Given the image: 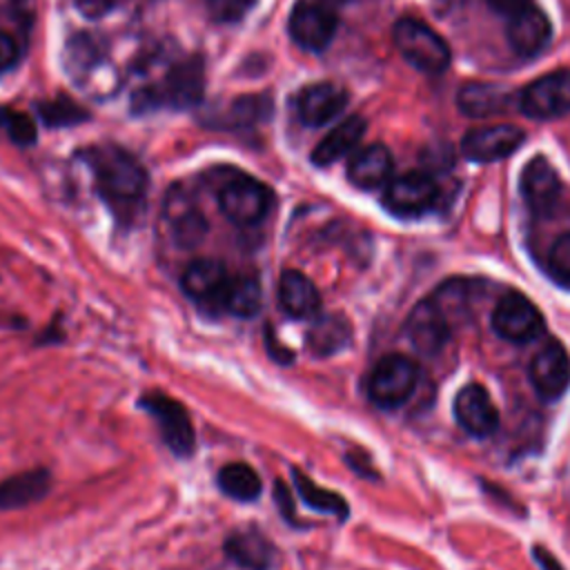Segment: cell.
Segmentation results:
<instances>
[{
  "label": "cell",
  "instance_id": "cell-1",
  "mask_svg": "<svg viewBox=\"0 0 570 570\" xmlns=\"http://www.w3.org/2000/svg\"><path fill=\"white\" fill-rule=\"evenodd\" d=\"M85 160L107 203L118 209H129L142 200L147 191V171L129 151L102 145L85 151Z\"/></svg>",
  "mask_w": 570,
  "mask_h": 570
},
{
  "label": "cell",
  "instance_id": "cell-2",
  "mask_svg": "<svg viewBox=\"0 0 570 570\" xmlns=\"http://www.w3.org/2000/svg\"><path fill=\"white\" fill-rule=\"evenodd\" d=\"M392 40L405 62L423 73H439L450 65V47L445 40L416 18L396 20Z\"/></svg>",
  "mask_w": 570,
  "mask_h": 570
},
{
  "label": "cell",
  "instance_id": "cell-3",
  "mask_svg": "<svg viewBox=\"0 0 570 570\" xmlns=\"http://www.w3.org/2000/svg\"><path fill=\"white\" fill-rule=\"evenodd\" d=\"M419 383V367L405 354H385L374 365L367 381V396L383 410L401 407Z\"/></svg>",
  "mask_w": 570,
  "mask_h": 570
},
{
  "label": "cell",
  "instance_id": "cell-4",
  "mask_svg": "<svg viewBox=\"0 0 570 570\" xmlns=\"http://www.w3.org/2000/svg\"><path fill=\"white\" fill-rule=\"evenodd\" d=\"M274 203L272 189L249 176H236L227 180L218 191V205L220 212L234 223V225H256L261 223Z\"/></svg>",
  "mask_w": 570,
  "mask_h": 570
},
{
  "label": "cell",
  "instance_id": "cell-5",
  "mask_svg": "<svg viewBox=\"0 0 570 570\" xmlns=\"http://www.w3.org/2000/svg\"><path fill=\"white\" fill-rule=\"evenodd\" d=\"M140 405L156 419L163 441L176 456H191L196 445V432L185 405L163 392H149L140 399Z\"/></svg>",
  "mask_w": 570,
  "mask_h": 570
},
{
  "label": "cell",
  "instance_id": "cell-6",
  "mask_svg": "<svg viewBox=\"0 0 570 570\" xmlns=\"http://www.w3.org/2000/svg\"><path fill=\"white\" fill-rule=\"evenodd\" d=\"M546 327L539 307L521 292H508L492 309V330L510 343L534 341Z\"/></svg>",
  "mask_w": 570,
  "mask_h": 570
},
{
  "label": "cell",
  "instance_id": "cell-7",
  "mask_svg": "<svg viewBox=\"0 0 570 570\" xmlns=\"http://www.w3.org/2000/svg\"><path fill=\"white\" fill-rule=\"evenodd\" d=\"M519 105L525 116L539 120L570 114V69H559L532 80L523 89Z\"/></svg>",
  "mask_w": 570,
  "mask_h": 570
},
{
  "label": "cell",
  "instance_id": "cell-8",
  "mask_svg": "<svg viewBox=\"0 0 570 570\" xmlns=\"http://www.w3.org/2000/svg\"><path fill=\"white\" fill-rule=\"evenodd\" d=\"M163 223L167 225L171 240L183 249L196 247L207 232V220L196 207L191 194L183 187L167 191L163 203Z\"/></svg>",
  "mask_w": 570,
  "mask_h": 570
},
{
  "label": "cell",
  "instance_id": "cell-9",
  "mask_svg": "<svg viewBox=\"0 0 570 570\" xmlns=\"http://www.w3.org/2000/svg\"><path fill=\"white\" fill-rule=\"evenodd\" d=\"M530 383L543 401H557L570 387V356L559 341H548L530 361Z\"/></svg>",
  "mask_w": 570,
  "mask_h": 570
},
{
  "label": "cell",
  "instance_id": "cell-10",
  "mask_svg": "<svg viewBox=\"0 0 570 570\" xmlns=\"http://www.w3.org/2000/svg\"><path fill=\"white\" fill-rule=\"evenodd\" d=\"M405 330L416 352L428 356L439 354L452 334L448 312L436 298H423L416 303L407 316Z\"/></svg>",
  "mask_w": 570,
  "mask_h": 570
},
{
  "label": "cell",
  "instance_id": "cell-11",
  "mask_svg": "<svg viewBox=\"0 0 570 570\" xmlns=\"http://www.w3.org/2000/svg\"><path fill=\"white\" fill-rule=\"evenodd\" d=\"M525 134L517 125H490V127H474L461 140V151L468 160L474 163H494L512 151H517L523 142Z\"/></svg>",
  "mask_w": 570,
  "mask_h": 570
},
{
  "label": "cell",
  "instance_id": "cell-12",
  "mask_svg": "<svg viewBox=\"0 0 570 570\" xmlns=\"http://www.w3.org/2000/svg\"><path fill=\"white\" fill-rule=\"evenodd\" d=\"M436 183L423 171H410L392 178L383 191V205L399 216H416L428 212L436 200Z\"/></svg>",
  "mask_w": 570,
  "mask_h": 570
},
{
  "label": "cell",
  "instance_id": "cell-13",
  "mask_svg": "<svg viewBox=\"0 0 570 570\" xmlns=\"http://www.w3.org/2000/svg\"><path fill=\"white\" fill-rule=\"evenodd\" d=\"M452 412H454L456 423L470 436L485 439V436L494 434V430L499 428V412L492 403V396L479 383H468L456 392Z\"/></svg>",
  "mask_w": 570,
  "mask_h": 570
},
{
  "label": "cell",
  "instance_id": "cell-14",
  "mask_svg": "<svg viewBox=\"0 0 570 570\" xmlns=\"http://www.w3.org/2000/svg\"><path fill=\"white\" fill-rule=\"evenodd\" d=\"M336 31L334 13L316 2L301 0L289 13V36L307 51H323Z\"/></svg>",
  "mask_w": 570,
  "mask_h": 570
},
{
  "label": "cell",
  "instance_id": "cell-15",
  "mask_svg": "<svg viewBox=\"0 0 570 570\" xmlns=\"http://www.w3.org/2000/svg\"><path fill=\"white\" fill-rule=\"evenodd\" d=\"M227 267L216 258H200L187 265L180 278L183 292L205 307H223V298L229 285Z\"/></svg>",
  "mask_w": 570,
  "mask_h": 570
},
{
  "label": "cell",
  "instance_id": "cell-16",
  "mask_svg": "<svg viewBox=\"0 0 570 570\" xmlns=\"http://www.w3.org/2000/svg\"><path fill=\"white\" fill-rule=\"evenodd\" d=\"M519 187L525 205L537 216H548L561 194V180L554 167L543 156H534L532 160H528L521 171Z\"/></svg>",
  "mask_w": 570,
  "mask_h": 570
},
{
  "label": "cell",
  "instance_id": "cell-17",
  "mask_svg": "<svg viewBox=\"0 0 570 570\" xmlns=\"http://www.w3.org/2000/svg\"><path fill=\"white\" fill-rule=\"evenodd\" d=\"M347 105V94L334 82H314L296 96V114L309 127H321L336 118Z\"/></svg>",
  "mask_w": 570,
  "mask_h": 570
},
{
  "label": "cell",
  "instance_id": "cell-18",
  "mask_svg": "<svg viewBox=\"0 0 570 570\" xmlns=\"http://www.w3.org/2000/svg\"><path fill=\"white\" fill-rule=\"evenodd\" d=\"M278 303L292 318H314L321 309V294L303 272L285 269L278 278Z\"/></svg>",
  "mask_w": 570,
  "mask_h": 570
},
{
  "label": "cell",
  "instance_id": "cell-19",
  "mask_svg": "<svg viewBox=\"0 0 570 570\" xmlns=\"http://www.w3.org/2000/svg\"><path fill=\"white\" fill-rule=\"evenodd\" d=\"M392 154L385 145H367L358 149L347 163V178L361 189H376L387 185L392 174Z\"/></svg>",
  "mask_w": 570,
  "mask_h": 570
},
{
  "label": "cell",
  "instance_id": "cell-20",
  "mask_svg": "<svg viewBox=\"0 0 570 570\" xmlns=\"http://www.w3.org/2000/svg\"><path fill=\"white\" fill-rule=\"evenodd\" d=\"M508 42L517 53L532 56L541 51L550 40V22L546 13L537 7H528L525 11L508 18Z\"/></svg>",
  "mask_w": 570,
  "mask_h": 570
},
{
  "label": "cell",
  "instance_id": "cell-21",
  "mask_svg": "<svg viewBox=\"0 0 570 570\" xmlns=\"http://www.w3.org/2000/svg\"><path fill=\"white\" fill-rule=\"evenodd\" d=\"M227 557L245 570H269L274 563V546L269 539L254 530H236L225 541Z\"/></svg>",
  "mask_w": 570,
  "mask_h": 570
},
{
  "label": "cell",
  "instance_id": "cell-22",
  "mask_svg": "<svg viewBox=\"0 0 570 570\" xmlns=\"http://www.w3.org/2000/svg\"><path fill=\"white\" fill-rule=\"evenodd\" d=\"M51 488L47 470H29L0 481V510H16L40 501Z\"/></svg>",
  "mask_w": 570,
  "mask_h": 570
},
{
  "label": "cell",
  "instance_id": "cell-23",
  "mask_svg": "<svg viewBox=\"0 0 570 570\" xmlns=\"http://www.w3.org/2000/svg\"><path fill=\"white\" fill-rule=\"evenodd\" d=\"M510 94L505 87L494 82H465L459 89L456 105L470 118H488L505 111Z\"/></svg>",
  "mask_w": 570,
  "mask_h": 570
},
{
  "label": "cell",
  "instance_id": "cell-24",
  "mask_svg": "<svg viewBox=\"0 0 570 570\" xmlns=\"http://www.w3.org/2000/svg\"><path fill=\"white\" fill-rule=\"evenodd\" d=\"M365 134V120L361 116H347L341 120L312 151V160L318 167L332 165L345 154H350Z\"/></svg>",
  "mask_w": 570,
  "mask_h": 570
},
{
  "label": "cell",
  "instance_id": "cell-25",
  "mask_svg": "<svg viewBox=\"0 0 570 570\" xmlns=\"http://www.w3.org/2000/svg\"><path fill=\"white\" fill-rule=\"evenodd\" d=\"M350 338H352V327L343 314L314 316V323L305 336L307 347L314 356H332L345 350Z\"/></svg>",
  "mask_w": 570,
  "mask_h": 570
},
{
  "label": "cell",
  "instance_id": "cell-26",
  "mask_svg": "<svg viewBox=\"0 0 570 570\" xmlns=\"http://www.w3.org/2000/svg\"><path fill=\"white\" fill-rule=\"evenodd\" d=\"M163 94L171 105H178V107H189V105L198 102L200 94H203L200 60L194 58V60H187V62L178 65L176 69H171Z\"/></svg>",
  "mask_w": 570,
  "mask_h": 570
},
{
  "label": "cell",
  "instance_id": "cell-27",
  "mask_svg": "<svg viewBox=\"0 0 570 570\" xmlns=\"http://www.w3.org/2000/svg\"><path fill=\"white\" fill-rule=\"evenodd\" d=\"M218 488L236 501H254L261 494V479L252 465L234 461L218 470Z\"/></svg>",
  "mask_w": 570,
  "mask_h": 570
},
{
  "label": "cell",
  "instance_id": "cell-28",
  "mask_svg": "<svg viewBox=\"0 0 570 570\" xmlns=\"http://www.w3.org/2000/svg\"><path fill=\"white\" fill-rule=\"evenodd\" d=\"M263 305V289L254 276H236L229 281L223 307L240 318H252Z\"/></svg>",
  "mask_w": 570,
  "mask_h": 570
},
{
  "label": "cell",
  "instance_id": "cell-29",
  "mask_svg": "<svg viewBox=\"0 0 570 570\" xmlns=\"http://www.w3.org/2000/svg\"><path fill=\"white\" fill-rule=\"evenodd\" d=\"M294 488L298 492V497L314 510H321V512H330V514H336L341 519L347 517V503L341 494L332 492V490H325L321 485H316L309 476H305L301 470H294Z\"/></svg>",
  "mask_w": 570,
  "mask_h": 570
},
{
  "label": "cell",
  "instance_id": "cell-30",
  "mask_svg": "<svg viewBox=\"0 0 570 570\" xmlns=\"http://www.w3.org/2000/svg\"><path fill=\"white\" fill-rule=\"evenodd\" d=\"M65 65L69 69V73L80 82L85 78H89L96 69V65H100V51L98 45L87 38V36H78L76 40H71L67 45L65 51Z\"/></svg>",
  "mask_w": 570,
  "mask_h": 570
},
{
  "label": "cell",
  "instance_id": "cell-31",
  "mask_svg": "<svg viewBox=\"0 0 570 570\" xmlns=\"http://www.w3.org/2000/svg\"><path fill=\"white\" fill-rule=\"evenodd\" d=\"M550 276L566 289H570V234H561L548 254Z\"/></svg>",
  "mask_w": 570,
  "mask_h": 570
},
{
  "label": "cell",
  "instance_id": "cell-32",
  "mask_svg": "<svg viewBox=\"0 0 570 570\" xmlns=\"http://www.w3.org/2000/svg\"><path fill=\"white\" fill-rule=\"evenodd\" d=\"M40 116L49 122V125H71V122H78L80 118H85L87 114H82V109L62 98V100H56V102H45L40 107Z\"/></svg>",
  "mask_w": 570,
  "mask_h": 570
},
{
  "label": "cell",
  "instance_id": "cell-33",
  "mask_svg": "<svg viewBox=\"0 0 570 570\" xmlns=\"http://www.w3.org/2000/svg\"><path fill=\"white\" fill-rule=\"evenodd\" d=\"M7 131H9L11 140L18 142V145H33L36 136H38L33 120L29 116H24V114H18V111L9 114Z\"/></svg>",
  "mask_w": 570,
  "mask_h": 570
},
{
  "label": "cell",
  "instance_id": "cell-34",
  "mask_svg": "<svg viewBox=\"0 0 570 570\" xmlns=\"http://www.w3.org/2000/svg\"><path fill=\"white\" fill-rule=\"evenodd\" d=\"M274 499H276V503H278V508H281V514L287 519V521H296V512H294V505H292V494H289V488L283 483V481H276V485H274Z\"/></svg>",
  "mask_w": 570,
  "mask_h": 570
},
{
  "label": "cell",
  "instance_id": "cell-35",
  "mask_svg": "<svg viewBox=\"0 0 570 570\" xmlns=\"http://www.w3.org/2000/svg\"><path fill=\"white\" fill-rule=\"evenodd\" d=\"M488 4L492 7V11L505 16V18H512L521 11H525L528 7H532L530 0H488Z\"/></svg>",
  "mask_w": 570,
  "mask_h": 570
},
{
  "label": "cell",
  "instance_id": "cell-36",
  "mask_svg": "<svg viewBox=\"0 0 570 570\" xmlns=\"http://www.w3.org/2000/svg\"><path fill=\"white\" fill-rule=\"evenodd\" d=\"M18 58V47L13 42V38L0 29V71L9 69Z\"/></svg>",
  "mask_w": 570,
  "mask_h": 570
},
{
  "label": "cell",
  "instance_id": "cell-37",
  "mask_svg": "<svg viewBox=\"0 0 570 570\" xmlns=\"http://www.w3.org/2000/svg\"><path fill=\"white\" fill-rule=\"evenodd\" d=\"M532 557L539 561L541 570H563L561 563L557 561V557H552V554H550L546 548H541V546H537V548L532 550Z\"/></svg>",
  "mask_w": 570,
  "mask_h": 570
},
{
  "label": "cell",
  "instance_id": "cell-38",
  "mask_svg": "<svg viewBox=\"0 0 570 570\" xmlns=\"http://www.w3.org/2000/svg\"><path fill=\"white\" fill-rule=\"evenodd\" d=\"M9 114H11V111H7V109H2V107H0V127H7Z\"/></svg>",
  "mask_w": 570,
  "mask_h": 570
}]
</instances>
